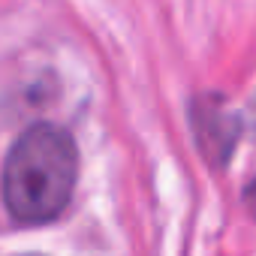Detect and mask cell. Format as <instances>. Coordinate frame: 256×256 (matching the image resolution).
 Masks as SVG:
<instances>
[{
	"label": "cell",
	"mask_w": 256,
	"mask_h": 256,
	"mask_svg": "<svg viewBox=\"0 0 256 256\" xmlns=\"http://www.w3.org/2000/svg\"><path fill=\"white\" fill-rule=\"evenodd\" d=\"M250 205H253V211H256V187L250 190Z\"/></svg>",
	"instance_id": "3957f363"
},
{
	"label": "cell",
	"mask_w": 256,
	"mask_h": 256,
	"mask_svg": "<svg viewBox=\"0 0 256 256\" xmlns=\"http://www.w3.org/2000/svg\"><path fill=\"white\" fill-rule=\"evenodd\" d=\"M241 133L238 114L220 96H199L193 102V136L211 166H226Z\"/></svg>",
	"instance_id": "7a4b0ae2"
},
{
	"label": "cell",
	"mask_w": 256,
	"mask_h": 256,
	"mask_svg": "<svg viewBox=\"0 0 256 256\" xmlns=\"http://www.w3.org/2000/svg\"><path fill=\"white\" fill-rule=\"evenodd\" d=\"M253 120H256V100H253Z\"/></svg>",
	"instance_id": "277c9868"
},
{
	"label": "cell",
	"mask_w": 256,
	"mask_h": 256,
	"mask_svg": "<svg viewBox=\"0 0 256 256\" xmlns=\"http://www.w3.org/2000/svg\"><path fill=\"white\" fill-rule=\"evenodd\" d=\"M78 151L66 130L34 124L16 139L4 166V202L24 226L52 223L72 199Z\"/></svg>",
	"instance_id": "6da1fadb"
},
{
	"label": "cell",
	"mask_w": 256,
	"mask_h": 256,
	"mask_svg": "<svg viewBox=\"0 0 256 256\" xmlns=\"http://www.w3.org/2000/svg\"><path fill=\"white\" fill-rule=\"evenodd\" d=\"M30 256H34V253H30Z\"/></svg>",
	"instance_id": "5b68a950"
}]
</instances>
